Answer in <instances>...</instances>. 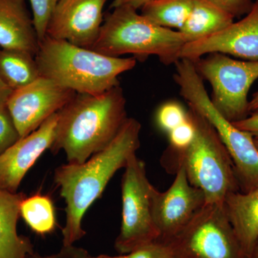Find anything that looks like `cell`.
<instances>
[{"instance_id":"1","label":"cell","mask_w":258,"mask_h":258,"mask_svg":"<svg viewBox=\"0 0 258 258\" xmlns=\"http://www.w3.org/2000/svg\"><path fill=\"white\" fill-rule=\"evenodd\" d=\"M142 125L128 118L111 143L81 164H62L56 168L54 181L66 203V224L62 246L74 245L86 235L83 219L101 196L115 173L124 169L140 147Z\"/></svg>"},{"instance_id":"2","label":"cell","mask_w":258,"mask_h":258,"mask_svg":"<svg viewBox=\"0 0 258 258\" xmlns=\"http://www.w3.org/2000/svg\"><path fill=\"white\" fill-rule=\"evenodd\" d=\"M128 118L120 85L100 94L76 93L58 112L50 150L63 151L69 164H81L111 143Z\"/></svg>"},{"instance_id":"3","label":"cell","mask_w":258,"mask_h":258,"mask_svg":"<svg viewBox=\"0 0 258 258\" xmlns=\"http://www.w3.org/2000/svg\"><path fill=\"white\" fill-rule=\"evenodd\" d=\"M35 57L40 76L87 94H100L118 86V76L137 62L134 57H111L49 36L40 42Z\"/></svg>"},{"instance_id":"4","label":"cell","mask_w":258,"mask_h":258,"mask_svg":"<svg viewBox=\"0 0 258 258\" xmlns=\"http://www.w3.org/2000/svg\"><path fill=\"white\" fill-rule=\"evenodd\" d=\"M196 133L188 147L168 149L163 156L166 170L184 169L189 182L203 191L206 204L223 205L229 194L240 191L235 166L215 128L205 117L189 108Z\"/></svg>"},{"instance_id":"5","label":"cell","mask_w":258,"mask_h":258,"mask_svg":"<svg viewBox=\"0 0 258 258\" xmlns=\"http://www.w3.org/2000/svg\"><path fill=\"white\" fill-rule=\"evenodd\" d=\"M112 10L105 13L91 50L115 57L132 55L137 60L157 56L166 66L180 60L187 40L179 30L159 26L128 5Z\"/></svg>"},{"instance_id":"6","label":"cell","mask_w":258,"mask_h":258,"mask_svg":"<svg viewBox=\"0 0 258 258\" xmlns=\"http://www.w3.org/2000/svg\"><path fill=\"white\" fill-rule=\"evenodd\" d=\"M174 66V79L180 95L189 108L215 128L233 162L240 191L252 189L258 184V149L254 137L237 128L217 111L192 61L180 59Z\"/></svg>"},{"instance_id":"7","label":"cell","mask_w":258,"mask_h":258,"mask_svg":"<svg viewBox=\"0 0 258 258\" xmlns=\"http://www.w3.org/2000/svg\"><path fill=\"white\" fill-rule=\"evenodd\" d=\"M155 188L148 179L145 163L134 154L125 166L121 180V225L115 241V248L120 254L159 240L153 217Z\"/></svg>"},{"instance_id":"8","label":"cell","mask_w":258,"mask_h":258,"mask_svg":"<svg viewBox=\"0 0 258 258\" xmlns=\"http://www.w3.org/2000/svg\"><path fill=\"white\" fill-rule=\"evenodd\" d=\"M192 62L210 83L212 104L226 119L235 122L248 116V93L258 79V60H238L215 52Z\"/></svg>"},{"instance_id":"9","label":"cell","mask_w":258,"mask_h":258,"mask_svg":"<svg viewBox=\"0 0 258 258\" xmlns=\"http://www.w3.org/2000/svg\"><path fill=\"white\" fill-rule=\"evenodd\" d=\"M166 243L171 258H246L223 206L216 204H205Z\"/></svg>"},{"instance_id":"10","label":"cell","mask_w":258,"mask_h":258,"mask_svg":"<svg viewBox=\"0 0 258 258\" xmlns=\"http://www.w3.org/2000/svg\"><path fill=\"white\" fill-rule=\"evenodd\" d=\"M76 93L47 78L39 77L13 91L7 102L20 137H26L57 113Z\"/></svg>"},{"instance_id":"11","label":"cell","mask_w":258,"mask_h":258,"mask_svg":"<svg viewBox=\"0 0 258 258\" xmlns=\"http://www.w3.org/2000/svg\"><path fill=\"white\" fill-rule=\"evenodd\" d=\"M165 191L155 188L153 193V217L159 232V242H168L198 213L206 204L202 190L189 182L182 168Z\"/></svg>"},{"instance_id":"12","label":"cell","mask_w":258,"mask_h":258,"mask_svg":"<svg viewBox=\"0 0 258 258\" xmlns=\"http://www.w3.org/2000/svg\"><path fill=\"white\" fill-rule=\"evenodd\" d=\"M215 52L245 60H258V0L240 21L234 22L213 35L186 42L180 59L195 61Z\"/></svg>"},{"instance_id":"13","label":"cell","mask_w":258,"mask_h":258,"mask_svg":"<svg viewBox=\"0 0 258 258\" xmlns=\"http://www.w3.org/2000/svg\"><path fill=\"white\" fill-rule=\"evenodd\" d=\"M108 0H59L49 22L47 36L91 49L103 22Z\"/></svg>"},{"instance_id":"14","label":"cell","mask_w":258,"mask_h":258,"mask_svg":"<svg viewBox=\"0 0 258 258\" xmlns=\"http://www.w3.org/2000/svg\"><path fill=\"white\" fill-rule=\"evenodd\" d=\"M58 112L0 156V189L16 193L27 173L55 142Z\"/></svg>"},{"instance_id":"15","label":"cell","mask_w":258,"mask_h":258,"mask_svg":"<svg viewBox=\"0 0 258 258\" xmlns=\"http://www.w3.org/2000/svg\"><path fill=\"white\" fill-rule=\"evenodd\" d=\"M40 40L25 0H0V47L35 57Z\"/></svg>"},{"instance_id":"16","label":"cell","mask_w":258,"mask_h":258,"mask_svg":"<svg viewBox=\"0 0 258 258\" xmlns=\"http://www.w3.org/2000/svg\"><path fill=\"white\" fill-rule=\"evenodd\" d=\"M222 206L244 256L250 258L258 242V184L229 194Z\"/></svg>"},{"instance_id":"17","label":"cell","mask_w":258,"mask_h":258,"mask_svg":"<svg viewBox=\"0 0 258 258\" xmlns=\"http://www.w3.org/2000/svg\"><path fill=\"white\" fill-rule=\"evenodd\" d=\"M25 198L0 189V258H28L35 252L30 239L18 232L20 203Z\"/></svg>"},{"instance_id":"18","label":"cell","mask_w":258,"mask_h":258,"mask_svg":"<svg viewBox=\"0 0 258 258\" xmlns=\"http://www.w3.org/2000/svg\"><path fill=\"white\" fill-rule=\"evenodd\" d=\"M235 17L212 0H195L192 10L179 30L187 42L221 31L233 23Z\"/></svg>"},{"instance_id":"19","label":"cell","mask_w":258,"mask_h":258,"mask_svg":"<svg viewBox=\"0 0 258 258\" xmlns=\"http://www.w3.org/2000/svg\"><path fill=\"white\" fill-rule=\"evenodd\" d=\"M40 77L35 56L25 51L0 49V79L13 91Z\"/></svg>"},{"instance_id":"20","label":"cell","mask_w":258,"mask_h":258,"mask_svg":"<svg viewBox=\"0 0 258 258\" xmlns=\"http://www.w3.org/2000/svg\"><path fill=\"white\" fill-rule=\"evenodd\" d=\"M195 0H152L141 8V14L159 26L179 30L189 18Z\"/></svg>"},{"instance_id":"21","label":"cell","mask_w":258,"mask_h":258,"mask_svg":"<svg viewBox=\"0 0 258 258\" xmlns=\"http://www.w3.org/2000/svg\"><path fill=\"white\" fill-rule=\"evenodd\" d=\"M20 216L37 235H45L55 230L57 225L55 207L47 195L35 194L22 200Z\"/></svg>"},{"instance_id":"22","label":"cell","mask_w":258,"mask_h":258,"mask_svg":"<svg viewBox=\"0 0 258 258\" xmlns=\"http://www.w3.org/2000/svg\"><path fill=\"white\" fill-rule=\"evenodd\" d=\"M188 118V110L179 102L167 101L158 108L155 121L158 128L166 134L184 123Z\"/></svg>"},{"instance_id":"23","label":"cell","mask_w":258,"mask_h":258,"mask_svg":"<svg viewBox=\"0 0 258 258\" xmlns=\"http://www.w3.org/2000/svg\"><path fill=\"white\" fill-rule=\"evenodd\" d=\"M34 26L40 42L47 36L49 22L59 0H29Z\"/></svg>"},{"instance_id":"24","label":"cell","mask_w":258,"mask_h":258,"mask_svg":"<svg viewBox=\"0 0 258 258\" xmlns=\"http://www.w3.org/2000/svg\"><path fill=\"white\" fill-rule=\"evenodd\" d=\"M20 138L7 105L0 106V156Z\"/></svg>"},{"instance_id":"25","label":"cell","mask_w":258,"mask_h":258,"mask_svg":"<svg viewBox=\"0 0 258 258\" xmlns=\"http://www.w3.org/2000/svg\"><path fill=\"white\" fill-rule=\"evenodd\" d=\"M195 133V123L189 110H188L187 119L167 134L169 141V148L168 149L171 151L182 150L192 142Z\"/></svg>"},{"instance_id":"26","label":"cell","mask_w":258,"mask_h":258,"mask_svg":"<svg viewBox=\"0 0 258 258\" xmlns=\"http://www.w3.org/2000/svg\"><path fill=\"white\" fill-rule=\"evenodd\" d=\"M125 255V258H171V251L165 242L156 241Z\"/></svg>"},{"instance_id":"27","label":"cell","mask_w":258,"mask_h":258,"mask_svg":"<svg viewBox=\"0 0 258 258\" xmlns=\"http://www.w3.org/2000/svg\"><path fill=\"white\" fill-rule=\"evenodd\" d=\"M236 17L247 14L252 8L251 0H212Z\"/></svg>"},{"instance_id":"28","label":"cell","mask_w":258,"mask_h":258,"mask_svg":"<svg viewBox=\"0 0 258 258\" xmlns=\"http://www.w3.org/2000/svg\"><path fill=\"white\" fill-rule=\"evenodd\" d=\"M88 254L86 249L74 245L62 246L58 252L50 255H41L34 252L28 258H85Z\"/></svg>"},{"instance_id":"29","label":"cell","mask_w":258,"mask_h":258,"mask_svg":"<svg viewBox=\"0 0 258 258\" xmlns=\"http://www.w3.org/2000/svg\"><path fill=\"white\" fill-rule=\"evenodd\" d=\"M232 123L240 130L250 134L254 139H258V112L252 113L244 119Z\"/></svg>"},{"instance_id":"30","label":"cell","mask_w":258,"mask_h":258,"mask_svg":"<svg viewBox=\"0 0 258 258\" xmlns=\"http://www.w3.org/2000/svg\"><path fill=\"white\" fill-rule=\"evenodd\" d=\"M13 92V91L0 79V106L7 105V102Z\"/></svg>"},{"instance_id":"31","label":"cell","mask_w":258,"mask_h":258,"mask_svg":"<svg viewBox=\"0 0 258 258\" xmlns=\"http://www.w3.org/2000/svg\"><path fill=\"white\" fill-rule=\"evenodd\" d=\"M150 1H152V0H122L119 5H128V6L134 8V9L138 10L141 9L144 5L147 4V3Z\"/></svg>"},{"instance_id":"32","label":"cell","mask_w":258,"mask_h":258,"mask_svg":"<svg viewBox=\"0 0 258 258\" xmlns=\"http://www.w3.org/2000/svg\"><path fill=\"white\" fill-rule=\"evenodd\" d=\"M249 112L252 113L258 112V91L249 101Z\"/></svg>"},{"instance_id":"33","label":"cell","mask_w":258,"mask_h":258,"mask_svg":"<svg viewBox=\"0 0 258 258\" xmlns=\"http://www.w3.org/2000/svg\"><path fill=\"white\" fill-rule=\"evenodd\" d=\"M85 258H125V254H121V255L119 256H109L106 255V254H101V255L92 257V256H90L89 254H88V255Z\"/></svg>"},{"instance_id":"34","label":"cell","mask_w":258,"mask_h":258,"mask_svg":"<svg viewBox=\"0 0 258 258\" xmlns=\"http://www.w3.org/2000/svg\"><path fill=\"white\" fill-rule=\"evenodd\" d=\"M121 1L122 0H113V3H111V7H110V9H113V8L118 7L120 3H121Z\"/></svg>"},{"instance_id":"35","label":"cell","mask_w":258,"mask_h":258,"mask_svg":"<svg viewBox=\"0 0 258 258\" xmlns=\"http://www.w3.org/2000/svg\"><path fill=\"white\" fill-rule=\"evenodd\" d=\"M250 258H258V242L257 245H256L255 248H254L253 252H252V255Z\"/></svg>"},{"instance_id":"36","label":"cell","mask_w":258,"mask_h":258,"mask_svg":"<svg viewBox=\"0 0 258 258\" xmlns=\"http://www.w3.org/2000/svg\"><path fill=\"white\" fill-rule=\"evenodd\" d=\"M254 139V143H255L256 147H257L258 149V139Z\"/></svg>"}]
</instances>
